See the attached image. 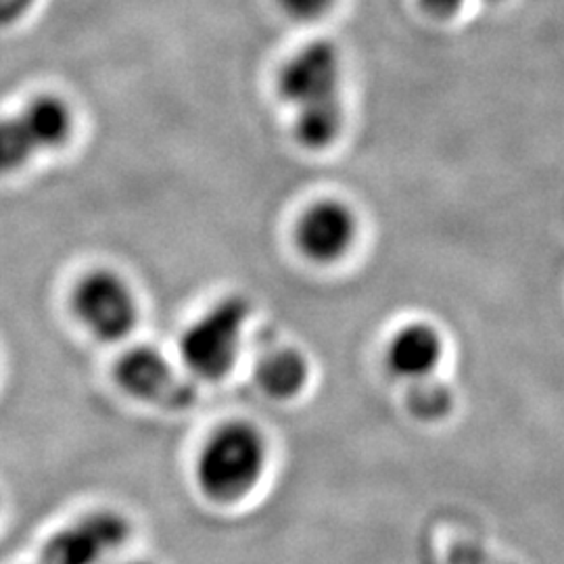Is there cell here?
Returning a JSON list of instances; mask_svg holds the SVG:
<instances>
[{
    "label": "cell",
    "mask_w": 564,
    "mask_h": 564,
    "mask_svg": "<svg viewBox=\"0 0 564 564\" xmlns=\"http://www.w3.org/2000/svg\"><path fill=\"white\" fill-rule=\"evenodd\" d=\"M341 55L333 42H312L282 65L279 93L295 109V137L305 149L321 151L341 137Z\"/></svg>",
    "instance_id": "6da1fadb"
},
{
    "label": "cell",
    "mask_w": 564,
    "mask_h": 564,
    "mask_svg": "<svg viewBox=\"0 0 564 564\" xmlns=\"http://www.w3.org/2000/svg\"><path fill=\"white\" fill-rule=\"evenodd\" d=\"M265 460L268 445L260 429L245 421L224 424L203 445L197 484L214 502H237L260 484Z\"/></svg>",
    "instance_id": "7a4b0ae2"
},
{
    "label": "cell",
    "mask_w": 564,
    "mask_h": 564,
    "mask_svg": "<svg viewBox=\"0 0 564 564\" xmlns=\"http://www.w3.org/2000/svg\"><path fill=\"white\" fill-rule=\"evenodd\" d=\"M251 305L239 295L209 307L181 337V358L191 377L216 383L228 377L241 354Z\"/></svg>",
    "instance_id": "3957f363"
},
{
    "label": "cell",
    "mask_w": 564,
    "mask_h": 564,
    "mask_svg": "<svg viewBox=\"0 0 564 564\" xmlns=\"http://www.w3.org/2000/svg\"><path fill=\"white\" fill-rule=\"evenodd\" d=\"M72 307L82 326L99 341L126 339L139 321L130 284L113 270H93L74 289Z\"/></svg>",
    "instance_id": "277c9868"
},
{
    "label": "cell",
    "mask_w": 564,
    "mask_h": 564,
    "mask_svg": "<svg viewBox=\"0 0 564 564\" xmlns=\"http://www.w3.org/2000/svg\"><path fill=\"white\" fill-rule=\"evenodd\" d=\"M130 521L116 510H97L61 529L44 547L42 564L107 563L130 540Z\"/></svg>",
    "instance_id": "5b68a950"
},
{
    "label": "cell",
    "mask_w": 564,
    "mask_h": 564,
    "mask_svg": "<svg viewBox=\"0 0 564 564\" xmlns=\"http://www.w3.org/2000/svg\"><path fill=\"white\" fill-rule=\"evenodd\" d=\"M116 381L134 400L172 410L191 408L197 398L195 384L182 379L162 351L147 345L128 349L121 356L116 364Z\"/></svg>",
    "instance_id": "8992f818"
},
{
    "label": "cell",
    "mask_w": 564,
    "mask_h": 564,
    "mask_svg": "<svg viewBox=\"0 0 564 564\" xmlns=\"http://www.w3.org/2000/svg\"><path fill=\"white\" fill-rule=\"evenodd\" d=\"M358 239V218L337 199L312 203L295 228V241L307 260L335 263L343 260Z\"/></svg>",
    "instance_id": "52a82bcc"
},
{
    "label": "cell",
    "mask_w": 564,
    "mask_h": 564,
    "mask_svg": "<svg viewBox=\"0 0 564 564\" xmlns=\"http://www.w3.org/2000/svg\"><path fill=\"white\" fill-rule=\"evenodd\" d=\"M444 360V337L431 324H408L387 345V366L393 377L416 383L433 377Z\"/></svg>",
    "instance_id": "ba28073f"
},
{
    "label": "cell",
    "mask_w": 564,
    "mask_h": 564,
    "mask_svg": "<svg viewBox=\"0 0 564 564\" xmlns=\"http://www.w3.org/2000/svg\"><path fill=\"white\" fill-rule=\"evenodd\" d=\"M307 360L291 347H282L265 354L256 370V381L260 389L268 398L279 402L293 400L295 395H300L303 387L307 384Z\"/></svg>",
    "instance_id": "9c48e42d"
},
{
    "label": "cell",
    "mask_w": 564,
    "mask_h": 564,
    "mask_svg": "<svg viewBox=\"0 0 564 564\" xmlns=\"http://www.w3.org/2000/svg\"><path fill=\"white\" fill-rule=\"evenodd\" d=\"M42 153L20 113L0 120V176L13 174Z\"/></svg>",
    "instance_id": "30bf717a"
},
{
    "label": "cell",
    "mask_w": 564,
    "mask_h": 564,
    "mask_svg": "<svg viewBox=\"0 0 564 564\" xmlns=\"http://www.w3.org/2000/svg\"><path fill=\"white\" fill-rule=\"evenodd\" d=\"M408 410L421 421H440L452 410L454 393L447 384L426 377L423 381L410 383L408 389Z\"/></svg>",
    "instance_id": "8fae6325"
},
{
    "label": "cell",
    "mask_w": 564,
    "mask_h": 564,
    "mask_svg": "<svg viewBox=\"0 0 564 564\" xmlns=\"http://www.w3.org/2000/svg\"><path fill=\"white\" fill-rule=\"evenodd\" d=\"M335 0H281L282 9L300 21H314L330 11Z\"/></svg>",
    "instance_id": "7c38bea8"
},
{
    "label": "cell",
    "mask_w": 564,
    "mask_h": 564,
    "mask_svg": "<svg viewBox=\"0 0 564 564\" xmlns=\"http://www.w3.org/2000/svg\"><path fill=\"white\" fill-rule=\"evenodd\" d=\"M424 13H429L435 20H449L456 13H460L466 0H419Z\"/></svg>",
    "instance_id": "4fadbf2b"
},
{
    "label": "cell",
    "mask_w": 564,
    "mask_h": 564,
    "mask_svg": "<svg viewBox=\"0 0 564 564\" xmlns=\"http://www.w3.org/2000/svg\"><path fill=\"white\" fill-rule=\"evenodd\" d=\"M36 0H0V25H11L20 21Z\"/></svg>",
    "instance_id": "5bb4252c"
},
{
    "label": "cell",
    "mask_w": 564,
    "mask_h": 564,
    "mask_svg": "<svg viewBox=\"0 0 564 564\" xmlns=\"http://www.w3.org/2000/svg\"><path fill=\"white\" fill-rule=\"evenodd\" d=\"M102 564H149L144 561H118V563H102Z\"/></svg>",
    "instance_id": "9a60e30c"
}]
</instances>
